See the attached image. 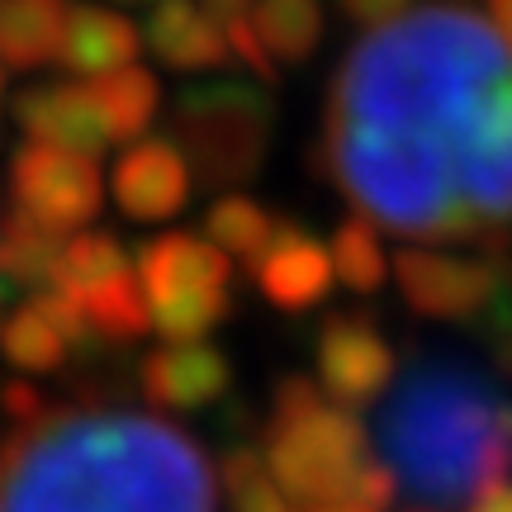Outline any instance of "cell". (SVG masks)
<instances>
[{
    "label": "cell",
    "instance_id": "cell-1",
    "mask_svg": "<svg viewBox=\"0 0 512 512\" xmlns=\"http://www.w3.org/2000/svg\"><path fill=\"white\" fill-rule=\"evenodd\" d=\"M323 157L361 219L399 238H498L512 223V43L451 5L370 29L337 67Z\"/></svg>",
    "mask_w": 512,
    "mask_h": 512
},
{
    "label": "cell",
    "instance_id": "cell-2",
    "mask_svg": "<svg viewBox=\"0 0 512 512\" xmlns=\"http://www.w3.org/2000/svg\"><path fill=\"white\" fill-rule=\"evenodd\" d=\"M0 512H219V475L166 418L62 408L0 451Z\"/></svg>",
    "mask_w": 512,
    "mask_h": 512
},
{
    "label": "cell",
    "instance_id": "cell-3",
    "mask_svg": "<svg viewBox=\"0 0 512 512\" xmlns=\"http://www.w3.org/2000/svg\"><path fill=\"white\" fill-rule=\"evenodd\" d=\"M380 451L403 498L475 503L512 475V403L460 361H422L384 399Z\"/></svg>",
    "mask_w": 512,
    "mask_h": 512
},
{
    "label": "cell",
    "instance_id": "cell-4",
    "mask_svg": "<svg viewBox=\"0 0 512 512\" xmlns=\"http://www.w3.org/2000/svg\"><path fill=\"white\" fill-rule=\"evenodd\" d=\"M370 460L366 432L347 408L323 403V384L290 375L275 389V418L266 441V470L275 489L304 508L342 503L351 475Z\"/></svg>",
    "mask_w": 512,
    "mask_h": 512
},
{
    "label": "cell",
    "instance_id": "cell-5",
    "mask_svg": "<svg viewBox=\"0 0 512 512\" xmlns=\"http://www.w3.org/2000/svg\"><path fill=\"white\" fill-rule=\"evenodd\" d=\"M171 143L185 152L190 171H200L209 185L252 181L256 166L266 162V147L275 133V100L247 81H214L181 91L171 110Z\"/></svg>",
    "mask_w": 512,
    "mask_h": 512
},
{
    "label": "cell",
    "instance_id": "cell-6",
    "mask_svg": "<svg viewBox=\"0 0 512 512\" xmlns=\"http://www.w3.org/2000/svg\"><path fill=\"white\" fill-rule=\"evenodd\" d=\"M143 285L152 328L171 342H200L228 318L233 304V266L209 238L195 233H166L143 242L133 261Z\"/></svg>",
    "mask_w": 512,
    "mask_h": 512
},
{
    "label": "cell",
    "instance_id": "cell-7",
    "mask_svg": "<svg viewBox=\"0 0 512 512\" xmlns=\"http://www.w3.org/2000/svg\"><path fill=\"white\" fill-rule=\"evenodd\" d=\"M10 190H15L19 214L48 223L57 233L86 228L105 200V181H100L95 157L48 143L19 147L15 166H10Z\"/></svg>",
    "mask_w": 512,
    "mask_h": 512
},
{
    "label": "cell",
    "instance_id": "cell-8",
    "mask_svg": "<svg viewBox=\"0 0 512 512\" xmlns=\"http://www.w3.org/2000/svg\"><path fill=\"white\" fill-rule=\"evenodd\" d=\"M394 275H399V294L408 299V309L422 318H479L498 299V290H508L503 242H494V252L479 261L432 252V247H403Z\"/></svg>",
    "mask_w": 512,
    "mask_h": 512
},
{
    "label": "cell",
    "instance_id": "cell-9",
    "mask_svg": "<svg viewBox=\"0 0 512 512\" xmlns=\"http://www.w3.org/2000/svg\"><path fill=\"white\" fill-rule=\"evenodd\" d=\"M394 347L370 318L361 313H332L318 332V384L337 408H366L394 380Z\"/></svg>",
    "mask_w": 512,
    "mask_h": 512
},
{
    "label": "cell",
    "instance_id": "cell-10",
    "mask_svg": "<svg viewBox=\"0 0 512 512\" xmlns=\"http://www.w3.org/2000/svg\"><path fill=\"white\" fill-rule=\"evenodd\" d=\"M114 200L128 219H176L190 200V162L171 138H138L114 166Z\"/></svg>",
    "mask_w": 512,
    "mask_h": 512
},
{
    "label": "cell",
    "instance_id": "cell-11",
    "mask_svg": "<svg viewBox=\"0 0 512 512\" xmlns=\"http://www.w3.org/2000/svg\"><path fill=\"white\" fill-rule=\"evenodd\" d=\"M15 119L29 133V143L67 147V152H86V157H100L110 147V128H105L91 81L29 86L15 100Z\"/></svg>",
    "mask_w": 512,
    "mask_h": 512
},
{
    "label": "cell",
    "instance_id": "cell-12",
    "mask_svg": "<svg viewBox=\"0 0 512 512\" xmlns=\"http://www.w3.org/2000/svg\"><path fill=\"white\" fill-rule=\"evenodd\" d=\"M256 285L271 299L275 309L304 313L313 304H323L332 290V256L328 247L313 238L299 223H280L271 247L256 256Z\"/></svg>",
    "mask_w": 512,
    "mask_h": 512
},
{
    "label": "cell",
    "instance_id": "cell-13",
    "mask_svg": "<svg viewBox=\"0 0 512 512\" xmlns=\"http://www.w3.org/2000/svg\"><path fill=\"white\" fill-rule=\"evenodd\" d=\"M143 394L157 408H171V413H190V408H204V403H219L233 384V366L228 356L204 342H171V347L152 351L143 361Z\"/></svg>",
    "mask_w": 512,
    "mask_h": 512
},
{
    "label": "cell",
    "instance_id": "cell-14",
    "mask_svg": "<svg viewBox=\"0 0 512 512\" xmlns=\"http://www.w3.org/2000/svg\"><path fill=\"white\" fill-rule=\"evenodd\" d=\"M138 48H143V34H138L133 19H124L119 10H105V5H72L57 62L72 76L95 81V76L133 67Z\"/></svg>",
    "mask_w": 512,
    "mask_h": 512
},
{
    "label": "cell",
    "instance_id": "cell-15",
    "mask_svg": "<svg viewBox=\"0 0 512 512\" xmlns=\"http://www.w3.org/2000/svg\"><path fill=\"white\" fill-rule=\"evenodd\" d=\"M147 48L176 72H204L228 62V29L204 10L200 0H162L147 15Z\"/></svg>",
    "mask_w": 512,
    "mask_h": 512
},
{
    "label": "cell",
    "instance_id": "cell-16",
    "mask_svg": "<svg viewBox=\"0 0 512 512\" xmlns=\"http://www.w3.org/2000/svg\"><path fill=\"white\" fill-rule=\"evenodd\" d=\"M67 15L72 0H0V62L15 72L57 62Z\"/></svg>",
    "mask_w": 512,
    "mask_h": 512
},
{
    "label": "cell",
    "instance_id": "cell-17",
    "mask_svg": "<svg viewBox=\"0 0 512 512\" xmlns=\"http://www.w3.org/2000/svg\"><path fill=\"white\" fill-rule=\"evenodd\" d=\"M57 261H62V233L48 223L29 219V214H10L0 223V280L10 285H53Z\"/></svg>",
    "mask_w": 512,
    "mask_h": 512
},
{
    "label": "cell",
    "instance_id": "cell-18",
    "mask_svg": "<svg viewBox=\"0 0 512 512\" xmlns=\"http://www.w3.org/2000/svg\"><path fill=\"white\" fill-rule=\"evenodd\" d=\"M76 299L86 309V323H91L95 342H138L152 328V313H147L143 285H138L133 266L110 275V280H100V285H91V290H81Z\"/></svg>",
    "mask_w": 512,
    "mask_h": 512
},
{
    "label": "cell",
    "instance_id": "cell-19",
    "mask_svg": "<svg viewBox=\"0 0 512 512\" xmlns=\"http://www.w3.org/2000/svg\"><path fill=\"white\" fill-rule=\"evenodd\" d=\"M91 91H95V100H100L110 143H138V133H147L152 114L162 105V86H157V76L143 72V67H124V72L95 76Z\"/></svg>",
    "mask_w": 512,
    "mask_h": 512
},
{
    "label": "cell",
    "instance_id": "cell-20",
    "mask_svg": "<svg viewBox=\"0 0 512 512\" xmlns=\"http://www.w3.org/2000/svg\"><path fill=\"white\" fill-rule=\"evenodd\" d=\"M67 351H72V342L62 337V328H57L48 313L38 309V299L19 304V309L0 323V356L15 370L48 375V370H57L67 361Z\"/></svg>",
    "mask_w": 512,
    "mask_h": 512
},
{
    "label": "cell",
    "instance_id": "cell-21",
    "mask_svg": "<svg viewBox=\"0 0 512 512\" xmlns=\"http://www.w3.org/2000/svg\"><path fill=\"white\" fill-rule=\"evenodd\" d=\"M252 24L261 43H266L271 62H304L318 48V38H323L318 0H261Z\"/></svg>",
    "mask_w": 512,
    "mask_h": 512
},
{
    "label": "cell",
    "instance_id": "cell-22",
    "mask_svg": "<svg viewBox=\"0 0 512 512\" xmlns=\"http://www.w3.org/2000/svg\"><path fill=\"white\" fill-rule=\"evenodd\" d=\"M275 228H280V223L256 200H247V195H223V200H214L209 214H204V238L214 242L223 256H242L247 266H256V256L271 247Z\"/></svg>",
    "mask_w": 512,
    "mask_h": 512
},
{
    "label": "cell",
    "instance_id": "cell-23",
    "mask_svg": "<svg viewBox=\"0 0 512 512\" xmlns=\"http://www.w3.org/2000/svg\"><path fill=\"white\" fill-rule=\"evenodd\" d=\"M328 256H332V275L356 294H375L384 285V271H389V261H384V247L375 238V228L370 219H342L337 223V233L328 242Z\"/></svg>",
    "mask_w": 512,
    "mask_h": 512
},
{
    "label": "cell",
    "instance_id": "cell-24",
    "mask_svg": "<svg viewBox=\"0 0 512 512\" xmlns=\"http://www.w3.org/2000/svg\"><path fill=\"white\" fill-rule=\"evenodd\" d=\"M133 261H128L124 242L114 238V233H76V238L62 242V261H57V280L53 285H67V290H91L100 280H110V275L128 271Z\"/></svg>",
    "mask_w": 512,
    "mask_h": 512
},
{
    "label": "cell",
    "instance_id": "cell-25",
    "mask_svg": "<svg viewBox=\"0 0 512 512\" xmlns=\"http://www.w3.org/2000/svg\"><path fill=\"white\" fill-rule=\"evenodd\" d=\"M223 489H228L233 512H294L290 498L275 489L266 460L247 451V446H233L223 456Z\"/></svg>",
    "mask_w": 512,
    "mask_h": 512
},
{
    "label": "cell",
    "instance_id": "cell-26",
    "mask_svg": "<svg viewBox=\"0 0 512 512\" xmlns=\"http://www.w3.org/2000/svg\"><path fill=\"white\" fill-rule=\"evenodd\" d=\"M223 29H228V53L238 57V62H247V67H252V76L261 81V86H271V81H275V62H271V53H266L261 34H256L252 15L233 19V24H223Z\"/></svg>",
    "mask_w": 512,
    "mask_h": 512
},
{
    "label": "cell",
    "instance_id": "cell-27",
    "mask_svg": "<svg viewBox=\"0 0 512 512\" xmlns=\"http://www.w3.org/2000/svg\"><path fill=\"white\" fill-rule=\"evenodd\" d=\"M479 323H484V342H489V351H494L498 370L512 375V294L498 290L494 304L479 313Z\"/></svg>",
    "mask_w": 512,
    "mask_h": 512
},
{
    "label": "cell",
    "instance_id": "cell-28",
    "mask_svg": "<svg viewBox=\"0 0 512 512\" xmlns=\"http://www.w3.org/2000/svg\"><path fill=\"white\" fill-rule=\"evenodd\" d=\"M0 408L10 413L15 422H24V427H34V422L48 418V408H43V394H38L29 380H10L5 389H0Z\"/></svg>",
    "mask_w": 512,
    "mask_h": 512
},
{
    "label": "cell",
    "instance_id": "cell-29",
    "mask_svg": "<svg viewBox=\"0 0 512 512\" xmlns=\"http://www.w3.org/2000/svg\"><path fill=\"white\" fill-rule=\"evenodd\" d=\"M342 10L356 24H366V29H384V24H394L408 10V0H342Z\"/></svg>",
    "mask_w": 512,
    "mask_h": 512
},
{
    "label": "cell",
    "instance_id": "cell-30",
    "mask_svg": "<svg viewBox=\"0 0 512 512\" xmlns=\"http://www.w3.org/2000/svg\"><path fill=\"white\" fill-rule=\"evenodd\" d=\"M470 512H512V484H498L489 494H479L470 503Z\"/></svg>",
    "mask_w": 512,
    "mask_h": 512
},
{
    "label": "cell",
    "instance_id": "cell-31",
    "mask_svg": "<svg viewBox=\"0 0 512 512\" xmlns=\"http://www.w3.org/2000/svg\"><path fill=\"white\" fill-rule=\"evenodd\" d=\"M489 15H494V29L512 43V0H489Z\"/></svg>",
    "mask_w": 512,
    "mask_h": 512
},
{
    "label": "cell",
    "instance_id": "cell-32",
    "mask_svg": "<svg viewBox=\"0 0 512 512\" xmlns=\"http://www.w3.org/2000/svg\"><path fill=\"white\" fill-rule=\"evenodd\" d=\"M309 512H375V508H361V503H323V508H309Z\"/></svg>",
    "mask_w": 512,
    "mask_h": 512
},
{
    "label": "cell",
    "instance_id": "cell-33",
    "mask_svg": "<svg viewBox=\"0 0 512 512\" xmlns=\"http://www.w3.org/2000/svg\"><path fill=\"white\" fill-rule=\"evenodd\" d=\"M0 110H5V62H0Z\"/></svg>",
    "mask_w": 512,
    "mask_h": 512
},
{
    "label": "cell",
    "instance_id": "cell-34",
    "mask_svg": "<svg viewBox=\"0 0 512 512\" xmlns=\"http://www.w3.org/2000/svg\"><path fill=\"white\" fill-rule=\"evenodd\" d=\"M0 313H5V280H0ZM0 323H5V318H0Z\"/></svg>",
    "mask_w": 512,
    "mask_h": 512
}]
</instances>
